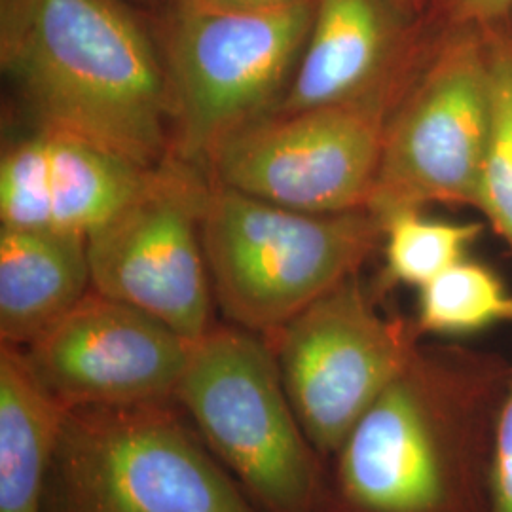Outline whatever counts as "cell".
<instances>
[{
	"mask_svg": "<svg viewBox=\"0 0 512 512\" xmlns=\"http://www.w3.org/2000/svg\"><path fill=\"white\" fill-rule=\"evenodd\" d=\"M416 330L420 336L465 338L512 325V291L490 266L463 258L423 285Z\"/></svg>",
	"mask_w": 512,
	"mask_h": 512,
	"instance_id": "16",
	"label": "cell"
},
{
	"mask_svg": "<svg viewBox=\"0 0 512 512\" xmlns=\"http://www.w3.org/2000/svg\"><path fill=\"white\" fill-rule=\"evenodd\" d=\"M482 234L478 222L429 219L423 211H399L382 220L384 287L421 289L467 258Z\"/></svg>",
	"mask_w": 512,
	"mask_h": 512,
	"instance_id": "17",
	"label": "cell"
},
{
	"mask_svg": "<svg viewBox=\"0 0 512 512\" xmlns=\"http://www.w3.org/2000/svg\"><path fill=\"white\" fill-rule=\"evenodd\" d=\"M192 2L213 6V8H228V10H268V8L291 6L304 0H192Z\"/></svg>",
	"mask_w": 512,
	"mask_h": 512,
	"instance_id": "22",
	"label": "cell"
},
{
	"mask_svg": "<svg viewBox=\"0 0 512 512\" xmlns=\"http://www.w3.org/2000/svg\"><path fill=\"white\" fill-rule=\"evenodd\" d=\"M404 14H410V12H418L423 4V0H393Z\"/></svg>",
	"mask_w": 512,
	"mask_h": 512,
	"instance_id": "23",
	"label": "cell"
},
{
	"mask_svg": "<svg viewBox=\"0 0 512 512\" xmlns=\"http://www.w3.org/2000/svg\"><path fill=\"white\" fill-rule=\"evenodd\" d=\"M169 158L143 194L88 241L92 289L162 321L188 342L215 327V294L203 251L209 179Z\"/></svg>",
	"mask_w": 512,
	"mask_h": 512,
	"instance_id": "10",
	"label": "cell"
},
{
	"mask_svg": "<svg viewBox=\"0 0 512 512\" xmlns=\"http://www.w3.org/2000/svg\"><path fill=\"white\" fill-rule=\"evenodd\" d=\"M92 291L88 241L0 230V344L31 346Z\"/></svg>",
	"mask_w": 512,
	"mask_h": 512,
	"instance_id": "13",
	"label": "cell"
},
{
	"mask_svg": "<svg viewBox=\"0 0 512 512\" xmlns=\"http://www.w3.org/2000/svg\"><path fill=\"white\" fill-rule=\"evenodd\" d=\"M48 145L52 230L88 239L147 188L148 169L61 129L40 126Z\"/></svg>",
	"mask_w": 512,
	"mask_h": 512,
	"instance_id": "15",
	"label": "cell"
},
{
	"mask_svg": "<svg viewBox=\"0 0 512 512\" xmlns=\"http://www.w3.org/2000/svg\"><path fill=\"white\" fill-rule=\"evenodd\" d=\"M202 239L215 302L226 319L270 336L342 283L382 245L368 211L313 215L209 181Z\"/></svg>",
	"mask_w": 512,
	"mask_h": 512,
	"instance_id": "6",
	"label": "cell"
},
{
	"mask_svg": "<svg viewBox=\"0 0 512 512\" xmlns=\"http://www.w3.org/2000/svg\"><path fill=\"white\" fill-rule=\"evenodd\" d=\"M63 412L23 348L0 344V512H46Z\"/></svg>",
	"mask_w": 512,
	"mask_h": 512,
	"instance_id": "14",
	"label": "cell"
},
{
	"mask_svg": "<svg viewBox=\"0 0 512 512\" xmlns=\"http://www.w3.org/2000/svg\"><path fill=\"white\" fill-rule=\"evenodd\" d=\"M317 0L228 10L175 0L156 38L171 107V158L205 173L236 131L274 112L310 37Z\"/></svg>",
	"mask_w": 512,
	"mask_h": 512,
	"instance_id": "4",
	"label": "cell"
},
{
	"mask_svg": "<svg viewBox=\"0 0 512 512\" xmlns=\"http://www.w3.org/2000/svg\"><path fill=\"white\" fill-rule=\"evenodd\" d=\"M308 439L325 463L420 348V332L376 308L351 275L264 336Z\"/></svg>",
	"mask_w": 512,
	"mask_h": 512,
	"instance_id": "9",
	"label": "cell"
},
{
	"mask_svg": "<svg viewBox=\"0 0 512 512\" xmlns=\"http://www.w3.org/2000/svg\"><path fill=\"white\" fill-rule=\"evenodd\" d=\"M490 120L488 40L482 29H458L406 82L389 112L366 211L382 224L433 203L475 207Z\"/></svg>",
	"mask_w": 512,
	"mask_h": 512,
	"instance_id": "7",
	"label": "cell"
},
{
	"mask_svg": "<svg viewBox=\"0 0 512 512\" xmlns=\"http://www.w3.org/2000/svg\"><path fill=\"white\" fill-rule=\"evenodd\" d=\"M490 512H512V365L495 423Z\"/></svg>",
	"mask_w": 512,
	"mask_h": 512,
	"instance_id": "20",
	"label": "cell"
},
{
	"mask_svg": "<svg viewBox=\"0 0 512 512\" xmlns=\"http://www.w3.org/2000/svg\"><path fill=\"white\" fill-rule=\"evenodd\" d=\"M190 348L156 317L92 289L23 351L40 382L73 408L175 401Z\"/></svg>",
	"mask_w": 512,
	"mask_h": 512,
	"instance_id": "11",
	"label": "cell"
},
{
	"mask_svg": "<svg viewBox=\"0 0 512 512\" xmlns=\"http://www.w3.org/2000/svg\"><path fill=\"white\" fill-rule=\"evenodd\" d=\"M509 366L416 349L330 459L319 512H490Z\"/></svg>",
	"mask_w": 512,
	"mask_h": 512,
	"instance_id": "1",
	"label": "cell"
},
{
	"mask_svg": "<svg viewBox=\"0 0 512 512\" xmlns=\"http://www.w3.org/2000/svg\"><path fill=\"white\" fill-rule=\"evenodd\" d=\"M46 512H260L175 401L65 408Z\"/></svg>",
	"mask_w": 512,
	"mask_h": 512,
	"instance_id": "3",
	"label": "cell"
},
{
	"mask_svg": "<svg viewBox=\"0 0 512 512\" xmlns=\"http://www.w3.org/2000/svg\"><path fill=\"white\" fill-rule=\"evenodd\" d=\"M175 403L260 512H319L327 463L294 412L270 342L215 325L192 342Z\"/></svg>",
	"mask_w": 512,
	"mask_h": 512,
	"instance_id": "5",
	"label": "cell"
},
{
	"mask_svg": "<svg viewBox=\"0 0 512 512\" xmlns=\"http://www.w3.org/2000/svg\"><path fill=\"white\" fill-rule=\"evenodd\" d=\"M0 61L40 126L148 169L171 158L160 48L122 0H0Z\"/></svg>",
	"mask_w": 512,
	"mask_h": 512,
	"instance_id": "2",
	"label": "cell"
},
{
	"mask_svg": "<svg viewBox=\"0 0 512 512\" xmlns=\"http://www.w3.org/2000/svg\"><path fill=\"white\" fill-rule=\"evenodd\" d=\"M397 99L275 110L230 135L207 160L205 175L302 213L366 211Z\"/></svg>",
	"mask_w": 512,
	"mask_h": 512,
	"instance_id": "8",
	"label": "cell"
},
{
	"mask_svg": "<svg viewBox=\"0 0 512 512\" xmlns=\"http://www.w3.org/2000/svg\"><path fill=\"white\" fill-rule=\"evenodd\" d=\"M403 16L393 0H317L310 37L275 110L401 95L408 82Z\"/></svg>",
	"mask_w": 512,
	"mask_h": 512,
	"instance_id": "12",
	"label": "cell"
},
{
	"mask_svg": "<svg viewBox=\"0 0 512 512\" xmlns=\"http://www.w3.org/2000/svg\"><path fill=\"white\" fill-rule=\"evenodd\" d=\"M0 222L10 230H52L48 145L42 128L2 152Z\"/></svg>",
	"mask_w": 512,
	"mask_h": 512,
	"instance_id": "19",
	"label": "cell"
},
{
	"mask_svg": "<svg viewBox=\"0 0 512 512\" xmlns=\"http://www.w3.org/2000/svg\"><path fill=\"white\" fill-rule=\"evenodd\" d=\"M512 10V0H450L448 14L458 29H486Z\"/></svg>",
	"mask_w": 512,
	"mask_h": 512,
	"instance_id": "21",
	"label": "cell"
},
{
	"mask_svg": "<svg viewBox=\"0 0 512 512\" xmlns=\"http://www.w3.org/2000/svg\"><path fill=\"white\" fill-rule=\"evenodd\" d=\"M492 120L480 169L476 205L512 253V37L490 31Z\"/></svg>",
	"mask_w": 512,
	"mask_h": 512,
	"instance_id": "18",
	"label": "cell"
}]
</instances>
